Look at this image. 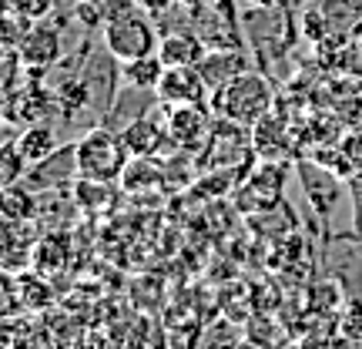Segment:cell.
<instances>
[{
  "mask_svg": "<svg viewBox=\"0 0 362 349\" xmlns=\"http://www.w3.org/2000/svg\"><path fill=\"white\" fill-rule=\"evenodd\" d=\"M121 142H124L131 158H158L161 144L168 142V131L155 125L151 118H134L121 128Z\"/></svg>",
  "mask_w": 362,
  "mask_h": 349,
  "instance_id": "obj_8",
  "label": "cell"
},
{
  "mask_svg": "<svg viewBox=\"0 0 362 349\" xmlns=\"http://www.w3.org/2000/svg\"><path fill=\"white\" fill-rule=\"evenodd\" d=\"M17 144H21V151H24V158H27V165H30V168L61 151V144H57V131H54L51 125H44V121L21 128Z\"/></svg>",
  "mask_w": 362,
  "mask_h": 349,
  "instance_id": "obj_11",
  "label": "cell"
},
{
  "mask_svg": "<svg viewBox=\"0 0 362 349\" xmlns=\"http://www.w3.org/2000/svg\"><path fill=\"white\" fill-rule=\"evenodd\" d=\"M54 4H57V0H7V11L24 13L30 21H44V17L54 11Z\"/></svg>",
  "mask_w": 362,
  "mask_h": 349,
  "instance_id": "obj_16",
  "label": "cell"
},
{
  "mask_svg": "<svg viewBox=\"0 0 362 349\" xmlns=\"http://www.w3.org/2000/svg\"><path fill=\"white\" fill-rule=\"evenodd\" d=\"M21 61H24V71H47L61 61V34H57V27H51L47 21H34V27L27 30V38L21 40Z\"/></svg>",
  "mask_w": 362,
  "mask_h": 349,
  "instance_id": "obj_6",
  "label": "cell"
},
{
  "mask_svg": "<svg viewBox=\"0 0 362 349\" xmlns=\"http://www.w3.org/2000/svg\"><path fill=\"white\" fill-rule=\"evenodd\" d=\"M4 212H7V219L17 222V219H30L34 215V198H30V188H17L11 185L7 192H4Z\"/></svg>",
  "mask_w": 362,
  "mask_h": 349,
  "instance_id": "obj_15",
  "label": "cell"
},
{
  "mask_svg": "<svg viewBox=\"0 0 362 349\" xmlns=\"http://www.w3.org/2000/svg\"><path fill=\"white\" fill-rule=\"evenodd\" d=\"M101 44L117 64H124V61H138V57H148V54H158L161 38L155 30V17L144 13L141 7H131V11L117 13L115 21H107L101 27Z\"/></svg>",
  "mask_w": 362,
  "mask_h": 349,
  "instance_id": "obj_3",
  "label": "cell"
},
{
  "mask_svg": "<svg viewBox=\"0 0 362 349\" xmlns=\"http://www.w3.org/2000/svg\"><path fill=\"white\" fill-rule=\"evenodd\" d=\"M235 349H269V346H262V343H238Z\"/></svg>",
  "mask_w": 362,
  "mask_h": 349,
  "instance_id": "obj_23",
  "label": "cell"
},
{
  "mask_svg": "<svg viewBox=\"0 0 362 349\" xmlns=\"http://www.w3.org/2000/svg\"><path fill=\"white\" fill-rule=\"evenodd\" d=\"M47 104H51V98L44 94V88H40L37 81H27L21 91H11L7 94V121H21V125H37L40 118H44V111H47Z\"/></svg>",
  "mask_w": 362,
  "mask_h": 349,
  "instance_id": "obj_10",
  "label": "cell"
},
{
  "mask_svg": "<svg viewBox=\"0 0 362 349\" xmlns=\"http://www.w3.org/2000/svg\"><path fill=\"white\" fill-rule=\"evenodd\" d=\"M134 4H138L144 13H151V17H165L168 11H175V7H178L175 0H134Z\"/></svg>",
  "mask_w": 362,
  "mask_h": 349,
  "instance_id": "obj_20",
  "label": "cell"
},
{
  "mask_svg": "<svg viewBox=\"0 0 362 349\" xmlns=\"http://www.w3.org/2000/svg\"><path fill=\"white\" fill-rule=\"evenodd\" d=\"M205 44L202 38L194 34V30H165V38L158 44V54H161V61L165 67H188V64H198L202 57H205Z\"/></svg>",
  "mask_w": 362,
  "mask_h": 349,
  "instance_id": "obj_9",
  "label": "cell"
},
{
  "mask_svg": "<svg viewBox=\"0 0 362 349\" xmlns=\"http://www.w3.org/2000/svg\"><path fill=\"white\" fill-rule=\"evenodd\" d=\"M0 161H4V175H0V181H4V188H11V185H17V181L27 178V171H30V165H27V158H24V151H21V144H17V138L4 144V151H0Z\"/></svg>",
  "mask_w": 362,
  "mask_h": 349,
  "instance_id": "obj_14",
  "label": "cell"
},
{
  "mask_svg": "<svg viewBox=\"0 0 362 349\" xmlns=\"http://www.w3.org/2000/svg\"><path fill=\"white\" fill-rule=\"evenodd\" d=\"M198 71H202L205 84L211 88V94H215L228 81L238 78L242 71H248L245 51L242 47H215V51H205V57L198 61Z\"/></svg>",
  "mask_w": 362,
  "mask_h": 349,
  "instance_id": "obj_7",
  "label": "cell"
},
{
  "mask_svg": "<svg viewBox=\"0 0 362 349\" xmlns=\"http://www.w3.org/2000/svg\"><path fill=\"white\" fill-rule=\"evenodd\" d=\"M359 47H362V27H359Z\"/></svg>",
  "mask_w": 362,
  "mask_h": 349,
  "instance_id": "obj_25",
  "label": "cell"
},
{
  "mask_svg": "<svg viewBox=\"0 0 362 349\" xmlns=\"http://www.w3.org/2000/svg\"><path fill=\"white\" fill-rule=\"evenodd\" d=\"M175 4H178V7H185L188 13H202L205 7H211L215 0H175Z\"/></svg>",
  "mask_w": 362,
  "mask_h": 349,
  "instance_id": "obj_22",
  "label": "cell"
},
{
  "mask_svg": "<svg viewBox=\"0 0 362 349\" xmlns=\"http://www.w3.org/2000/svg\"><path fill=\"white\" fill-rule=\"evenodd\" d=\"M349 198H352V212H356V239H359V246H362V185L352 181Z\"/></svg>",
  "mask_w": 362,
  "mask_h": 349,
  "instance_id": "obj_21",
  "label": "cell"
},
{
  "mask_svg": "<svg viewBox=\"0 0 362 349\" xmlns=\"http://www.w3.org/2000/svg\"><path fill=\"white\" fill-rule=\"evenodd\" d=\"M342 319H346V323H342V333L352 339H362V302H349Z\"/></svg>",
  "mask_w": 362,
  "mask_h": 349,
  "instance_id": "obj_18",
  "label": "cell"
},
{
  "mask_svg": "<svg viewBox=\"0 0 362 349\" xmlns=\"http://www.w3.org/2000/svg\"><path fill=\"white\" fill-rule=\"evenodd\" d=\"M121 78L128 81V88L134 91H151L161 84L165 78V61H161V54H148V57H138V61H124L121 64Z\"/></svg>",
  "mask_w": 362,
  "mask_h": 349,
  "instance_id": "obj_12",
  "label": "cell"
},
{
  "mask_svg": "<svg viewBox=\"0 0 362 349\" xmlns=\"http://www.w3.org/2000/svg\"><path fill=\"white\" fill-rule=\"evenodd\" d=\"M128 161H131V155H128V148H124V142H121V131H115L111 125L88 128L78 142H74L78 178L115 185V181H121Z\"/></svg>",
  "mask_w": 362,
  "mask_h": 349,
  "instance_id": "obj_1",
  "label": "cell"
},
{
  "mask_svg": "<svg viewBox=\"0 0 362 349\" xmlns=\"http://www.w3.org/2000/svg\"><path fill=\"white\" fill-rule=\"evenodd\" d=\"M121 185L128 192H155L165 185V175H161V165L155 158H131L124 175H121Z\"/></svg>",
  "mask_w": 362,
  "mask_h": 349,
  "instance_id": "obj_13",
  "label": "cell"
},
{
  "mask_svg": "<svg viewBox=\"0 0 362 349\" xmlns=\"http://www.w3.org/2000/svg\"><path fill=\"white\" fill-rule=\"evenodd\" d=\"M211 88L205 84L198 64L188 67H165V78L155 88V98L161 101V108H181V104H208Z\"/></svg>",
  "mask_w": 362,
  "mask_h": 349,
  "instance_id": "obj_5",
  "label": "cell"
},
{
  "mask_svg": "<svg viewBox=\"0 0 362 349\" xmlns=\"http://www.w3.org/2000/svg\"><path fill=\"white\" fill-rule=\"evenodd\" d=\"M165 131H168V142L178 144L181 151H202L205 144H211L215 121L205 104H181V108H168Z\"/></svg>",
  "mask_w": 362,
  "mask_h": 349,
  "instance_id": "obj_4",
  "label": "cell"
},
{
  "mask_svg": "<svg viewBox=\"0 0 362 349\" xmlns=\"http://www.w3.org/2000/svg\"><path fill=\"white\" fill-rule=\"evenodd\" d=\"M342 155L349 158L352 168H362V131H352L349 138L342 142Z\"/></svg>",
  "mask_w": 362,
  "mask_h": 349,
  "instance_id": "obj_19",
  "label": "cell"
},
{
  "mask_svg": "<svg viewBox=\"0 0 362 349\" xmlns=\"http://www.w3.org/2000/svg\"><path fill=\"white\" fill-rule=\"evenodd\" d=\"M211 111L221 121H235L242 128H255L272 111V84L259 71H242L235 81L211 94Z\"/></svg>",
  "mask_w": 362,
  "mask_h": 349,
  "instance_id": "obj_2",
  "label": "cell"
},
{
  "mask_svg": "<svg viewBox=\"0 0 362 349\" xmlns=\"http://www.w3.org/2000/svg\"><path fill=\"white\" fill-rule=\"evenodd\" d=\"M302 349H352V346H349V336H336L329 329H319V333L302 339Z\"/></svg>",
  "mask_w": 362,
  "mask_h": 349,
  "instance_id": "obj_17",
  "label": "cell"
},
{
  "mask_svg": "<svg viewBox=\"0 0 362 349\" xmlns=\"http://www.w3.org/2000/svg\"><path fill=\"white\" fill-rule=\"evenodd\" d=\"M356 185H362V168H359V175H356Z\"/></svg>",
  "mask_w": 362,
  "mask_h": 349,
  "instance_id": "obj_24",
  "label": "cell"
}]
</instances>
